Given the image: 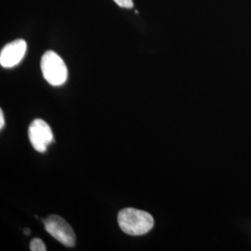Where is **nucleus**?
<instances>
[{"label":"nucleus","instance_id":"1","mask_svg":"<svg viewBox=\"0 0 251 251\" xmlns=\"http://www.w3.org/2000/svg\"><path fill=\"white\" fill-rule=\"evenodd\" d=\"M117 223L120 229L129 235H143L150 232L154 225L152 216L141 209L126 207L118 212Z\"/></svg>","mask_w":251,"mask_h":251},{"label":"nucleus","instance_id":"8","mask_svg":"<svg viewBox=\"0 0 251 251\" xmlns=\"http://www.w3.org/2000/svg\"><path fill=\"white\" fill-rule=\"evenodd\" d=\"M5 126V118H4V113L2 110H0V129H2Z\"/></svg>","mask_w":251,"mask_h":251},{"label":"nucleus","instance_id":"3","mask_svg":"<svg viewBox=\"0 0 251 251\" xmlns=\"http://www.w3.org/2000/svg\"><path fill=\"white\" fill-rule=\"evenodd\" d=\"M46 231L57 241L68 248H72L75 244V233L72 226L61 216L50 215L44 220Z\"/></svg>","mask_w":251,"mask_h":251},{"label":"nucleus","instance_id":"6","mask_svg":"<svg viewBox=\"0 0 251 251\" xmlns=\"http://www.w3.org/2000/svg\"><path fill=\"white\" fill-rule=\"evenodd\" d=\"M30 250L32 251H46L47 248H46L45 244L41 239L35 238L31 241Z\"/></svg>","mask_w":251,"mask_h":251},{"label":"nucleus","instance_id":"9","mask_svg":"<svg viewBox=\"0 0 251 251\" xmlns=\"http://www.w3.org/2000/svg\"><path fill=\"white\" fill-rule=\"evenodd\" d=\"M25 233L27 234V235L30 234V230H29V229H25Z\"/></svg>","mask_w":251,"mask_h":251},{"label":"nucleus","instance_id":"4","mask_svg":"<svg viewBox=\"0 0 251 251\" xmlns=\"http://www.w3.org/2000/svg\"><path fill=\"white\" fill-rule=\"evenodd\" d=\"M28 137L37 152H44L53 142V133L50 125L43 119H35L28 128Z\"/></svg>","mask_w":251,"mask_h":251},{"label":"nucleus","instance_id":"7","mask_svg":"<svg viewBox=\"0 0 251 251\" xmlns=\"http://www.w3.org/2000/svg\"><path fill=\"white\" fill-rule=\"evenodd\" d=\"M114 1L121 8L131 9L133 7V1L132 0H114Z\"/></svg>","mask_w":251,"mask_h":251},{"label":"nucleus","instance_id":"5","mask_svg":"<svg viewBox=\"0 0 251 251\" xmlns=\"http://www.w3.org/2000/svg\"><path fill=\"white\" fill-rule=\"evenodd\" d=\"M26 42L17 39L5 46L0 53V64L5 68H11L22 62L26 52Z\"/></svg>","mask_w":251,"mask_h":251},{"label":"nucleus","instance_id":"2","mask_svg":"<svg viewBox=\"0 0 251 251\" xmlns=\"http://www.w3.org/2000/svg\"><path fill=\"white\" fill-rule=\"evenodd\" d=\"M41 71L46 81L51 86H62L68 76V70L63 59L52 50L43 54L40 62Z\"/></svg>","mask_w":251,"mask_h":251}]
</instances>
